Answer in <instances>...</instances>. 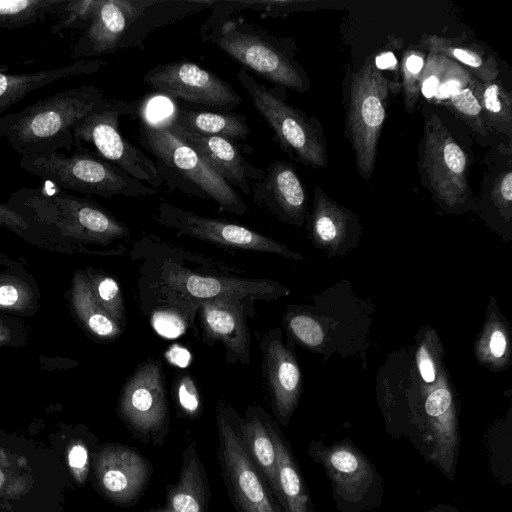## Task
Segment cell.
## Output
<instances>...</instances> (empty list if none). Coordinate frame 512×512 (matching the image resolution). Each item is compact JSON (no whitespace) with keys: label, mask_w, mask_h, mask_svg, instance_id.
I'll use <instances>...</instances> for the list:
<instances>
[{"label":"cell","mask_w":512,"mask_h":512,"mask_svg":"<svg viewBox=\"0 0 512 512\" xmlns=\"http://www.w3.org/2000/svg\"><path fill=\"white\" fill-rule=\"evenodd\" d=\"M129 255L136 264L139 310L166 338L189 329L196 333L197 311L204 301L228 297L269 302L291 293L279 282L246 277L242 270L153 234L136 240Z\"/></svg>","instance_id":"obj_1"},{"label":"cell","mask_w":512,"mask_h":512,"mask_svg":"<svg viewBox=\"0 0 512 512\" xmlns=\"http://www.w3.org/2000/svg\"><path fill=\"white\" fill-rule=\"evenodd\" d=\"M101 89L81 85L0 117V138L20 156L71 152L73 128L104 101Z\"/></svg>","instance_id":"obj_2"},{"label":"cell","mask_w":512,"mask_h":512,"mask_svg":"<svg viewBox=\"0 0 512 512\" xmlns=\"http://www.w3.org/2000/svg\"><path fill=\"white\" fill-rule=\"evenodd\" d=\"M19 165L26 172L73 192L101 197L157 194V189L85 147L71 152L24 155L20 157Z\"/></svg>","instance_id":"obj_3"},{"label":"cell","mask_w":512,"mask_h":512,"mask_svg":"<svg viewBox=\"0 0 512 512\" xmlns=\"http://www.w3.org/2000/svg\"><path fill=\"white\" fill-rule=\"evenodd\" d=\"M230 58L276 85L305 92L310 82L284 39L243 20H225L203 36Z\"/></svg>","instance_id":"obj_4"},{"label":"cell","mask_w":512,"mask_h":512,"mask_svg":"<svg viewBox=\"0 0 512 512\" xmlns=\"http://www.w3.org/2000/svg\"><path fill=\"white\" fill-rule=\"evenodd\" d=\"M308 457L330 480L332 499L339 512H368L384 497L383 478L370 459L348 438L332 444L312 440Z\"/></svg>","instance_id":"obj_5"},{"label":"cell","mask_w":512,"mask_h":512,"mask_svg":"<svg viewBox=\"0 0 512 512\" xmlns=\"http://www.w3.org/2000/svg\"><path fill=\"white\" fill-rule=\"evenodd\" d=\"M139 141L165 166L189 184L191 195L213 201L217 206L237 216L248 207L238 192L218 175L191 146L171 134L161 122L143 121Z\"/></svg>","instance_id":"obj_6"},{"label":"cell","mask_w":512,"mask_h":512,"mask_svg":"<svg viewBox=\"0 0 512 512\" xmlns=\"http://www.w3.org/2000/svg\"><path fill=\"white\" fill-rule=\"evenodd\" d=\"M241 415L223 401L216 407L217 458L235 512H282L242 440Z\"/></svg>","instance_id":"obj_7"},{"label":"cell","mask_w":512,"mask_h":512,"mask_svg":"<svg viewBox=\"0 0 512 512\" xmlns=\"http://www.w3.org/2000/svg\"><path fill=\"white\" fill-rule=\"evenodd\" d=\"M254 107L274 132L279 146L298 162L318 169L328 165L320 123L258 82L245 68L236 74Z\"/></svg>","instance_id":"obj_8"},{"label":"cell","mask_w":512,"mask_h":512,"mask_svg":"<svg viewBox=\"0 0 512 512\" xmlns=\"http://www.w3.org/2000/svg\"><path fill=\"white\" fill-rule=\"evenodd\" d=\"M117 414L138 441L156 447L165 443L170 414L161 360L149 357L136 366L121 386Z\"/></svg>","instance_id":"obj_9"},{"label":"cell","mask_w":512,"mask_h":512,"mask_svg":"<svg viewBox=\"0 0 512 512\" xmlns=\"http://www.w3.org/2000/svg\"><path fill=\"white\" fill-rule=\"evenodd\" d=\"M135 106L105 97L97 109L74 126V148L89 145L102 158L157 189L164 184L157 164L119 132L120 117L132 113Z\"/></svg>","instance_id":"obj_10"},{"label":"cell","mask_w":512,"mask_h":512,"mask_svg":"<svg viewBox=\"0 0 512 512\" xmlns=\"http://www.w3.org/2000/svg\"><path fill=\"white\" fill-rule=\"evenodd\" d=\"M392 86L375 67L373 55L366 58L352 77L347 124L357 169L365 180L370 179L375 167Z\"/></svg>","instance_id":"obj_11"},{"label":"cell","mask_w":512,"mask_h":512,"mask_svg":"<svg viewBox=\"0 0 512 512\" xmlns=\"http://www.w3.org/2000/svg\"><path fill=\"white\" fill-rule=\"evenodd\" d=\"M468 158L437 115L425 123L422 170L435 198L456 210L467 204L472 193L467 179Z\"/></svg>","instance_id":"obj_12"},{"label":"cell","mask_w":512,"mask_h":512,"mask_svg":"<svg viewBox=\"0 0 512 512\" xmlns=\"http://www.w3.org/2000/svg\"><path fill=\"white\" fill-rule=\"evenodd\" d=\"M154 218L159 224L174 230L178 235L219 247L270 253L293 260L304 258L285 244L246 226L202 216L165 201L157 206Z\"/></svg>","instance_id":"obj_13"},{"label":"cell","mask_w":512,"mask_h":512,"mask_svg":"<svg viewBox=\"0 0 512 512\" xmlns=\"http://www.w3.org/2000/svg\"><path fill=\"white\" fill-rule=\"evenodd\" d=\"M91 469L103 497L124 507L140 500L154 471L152 463L140 451L119 443L97 446Z\"/></svg>","instance_id":"obj_14"},{"label":"cell","mask_w":512,"mask_h":512,"mask_svg":"<svg viewBox=\"0 0 512 512\" xmlns=\"http://www.w3.org/2000/svg\"><path fill=\"white\" fill-rule=\"evenodd\" d=\"M143 81L173 98L192 104L230 110L242 101L228 82L189 61L159 64L146 72Z\"/></svg>","instance_id":"obj_15"},{"label":"cell","mask_w":512,"mask_h":512,"mask_svg":"<svg viewBox=\"0 0 512 512\" xmlns=\"http://www.w3.org/2000/svg\"><path fill=\"white\" fill-rule=\"evenodd\" d=\"M253 300L221 297L202 302L197 311L201 340L208 346L220 342L228 364L249 365L251 335L247 318Z\"/></svg>","instance_id":"obj_16"},{"label":"cell","mask_w":512,"mask_h":512,"mask_svg":"<svg viewBox=\"0 0 512 512\" xmlns=\"http://www.w3.org/2000/svg\"><path fill=\"white\" fill-rule=\"evenodd\" d=\"M261 369L270 397L274 419L287 426L301 395V371L293 349L284 343L282 332L273 328L259 342Z\"/></svg>","instance_id":"obj_17"},{"label":"cell","mask_w":512,"mask_h":512,"mask_svg":"<svg viewBox=\"0 0 512 512\" xmlns=\"http://www.w3.org/2000/svg\"><path fill=\"white\" fill-rule=\"evenodd\" d=\"M250 195L259 207L289 225L302 227L307 218V195L295 168L276 160L251 184Z\"/></svg>","instance_id":"obj_18"},{"label":"cell","mask_w":512,"mask_h":512,"mask_svg":"<svg viewBox=\"0 0 512 512\" xmlns=\"http://www.w3.org/2000/svg\"><path fill=\"white\" fill-rule=\"evenodd\" d=\"M161 123L176 138L194 148L231 187L245 195H250L251 184L263 176L264 169L250 164L233 141L195 132L168 120Z\"/></svg>","instance_id":"obj_19"},{"label":"cell","mask_w":512,"mask_h":512,"mask_svg":"<svg viewBox=\"0 0 512 512\" xmlns=\"http://www.w3.org/2000/svg\"><path fill=\"white\" fill-rule=\"evenodd\" d=\"M154 1L100 0L89 26L72 50L73 58L94 57L115 51L128 27Z\"/></svg>","instance_id":"obj_20"},{"label":"cell","mask_w":512,"mask_h":512,"mask_svg":"<svg viewBox=\"0 0 512 512\" xmlns=\"http://www.w3.org/2000/svg\"><path fill=\"white\" fill-rule=\"evenodd\" d=\"M105 64L100 59H80L61 67L23 73H12L10 65H0V115L32 91L68 77L94 74Z\"/></svg>","instance_id":"obj_21"},{"label":"cell","mask_w":512,"mask_h":512,"mask_svg":"<svg viewBox=\"0 0 512 512\" xmlns=\"http://www.w3.org/2000/svg\"><path fill=\"white\" fill-rule=\"evenodd\" d=\"M308 230L317 247L338 252L350 243L354 232L359 230V224L356 215L330 199L321 187L316 186Z\"/></svg>","instance_id":"obj_22"},{"label":"cell","mask_w":512,"mask_h":512,"mask_svg":"<svg viewBox=\"0 0 512 512\" xmlns=\"http://www.w3.org/2000/svg\"><path fill=\"white\" fill-rule=\"evenodd\" d=\"M210 498L205 465L196 442H191L182 452L177 482L166 487V508L175 512H208Z\"/></svg>","instance_id":"obj_23"},{"label":"cell","mask_w":512,"mask_h":512,"mask_svg":"<svg viewBox=\"0 0 512 512\" xmlns=\"http://www.w3.org/2000/svg\"><path fill=\"white\" fill-rule=\"evenodd\" d=\"M267 424L277 459V481L282 512H314L313 502L290 443L277 421L268 414Z\"/></svg>","instance_id":"obj_24"},{"label":"cell","mask_w":512,"mask_h":512,"mask_svg":"<svg viewBox=\"0 0 512 512\" xmlns=\"http://www.w3.org/2000/svg\"><path fill=\"white\" fill-rule=\"evenodd\" d=\"M267 417L268 413L261 406L250 404L247 406L244 416H241L240 430L248 455L280 506L276 451L268 428Z\"/></svg>","instance_id":"obj_25"},{"label":"cell","mask_w":512,"mask_h":512,"mask_svg":"<svg viewBox=\"0 0 512 512\" xmlns=\"http://www.w3.org/2000/svg\"><path fill=\"white\" fill-rule=\"evenodd\" d=\"M419 44L427 52L442 54L463 66L480 81H494L499 75L495 57L478 42L471 41L465 36L443 37L423 34Z\"/></svg>","instance_id":"obj_26"},{"label":"cell","mask_w":512,"mask_h":512,"mask_svg":"<svg viewBox=\"0 0 512 512\" xmlns=\"http://www.w3.org/2000/svg\"><path fill=\"white\" fill-rule=\"evenodd\" d=\"M74 310L85 329L96 339L109 342L124 331L98 304L84 272H76L72 287Z\"/></svg>","instance_id":"obj_27"},{"label":"cell","mask_w":512,"mask_h":512,"mask_svg":"<svg viewBox=\"0 0 512 512\" xmlns=\"http://www.w3.org/2000/svg\"><path fill=\"white\" fill-rule=\"evenodd\" d=\"M168 121L195 132L217 135L231 141L244 140L250 133L242 114L179 109Z\"/></svg>","instance_id":"obj_28"},{"label":"cell","mask_w":512,"mask_h":512,"mask_svg":"<svg viewBox=\"0 0 512 512\" xmlns=\"http://www.w3.org/2000/svg\"><path fill=\"white\" fill-rule=\"evenodd\" d=\"M476 93L489 127L511 136L512 98L509 91L496 80L483 82L476 78Z\"/></svg>","instance_id":"obj_29"},{"label":"cell","mask_w":512,"mask_h":512,"mask_svg":"<svg viewBox=\"0 0 512 512\" xmlns=\"http://www.w3.org/2000/svg\"><path fill=\"white\" fill-rule=\"evenodd\" d=\"M67 0H0V29H16L58 16Z\"/></svg>","instance_id":"obj_30"},{"label":"cell","mask_w":512,"mask_h":512,"mask_svg":"<svg viewBox=\"0 0 512 512\" xmlns=\"http://www.w3.org/2000/svg\"><path fill=\"white\" fill-rule=\"evenodd\" d=\"M85 275L98 304L124 330L126 311L118 281L110 275L93 270L87 271Z\"/></svg>","instance_id":"obj_31"},{"label":"cell","mask_w":512,"mask_h":512,"mask_svg":"<svg viewBox=\"0 0 512 512\" xmlns=\"http://www.w3.org/2000/svg\"><path fill=\"white\" fill-rule=\"evenodd\" d=\"M438 104L449 109L478 134L483 136L488 134L489 129L477 97L476 78L474 76L466 87Z\"/></svg>","instance_id":"obj_32"},{"label":"cell","mask_w":512,"mask_h":512,"mask_svg":"<svg viewBox=\"0 0 512 512\" xmlns=\"http://www.w3.org/2000/svg\"><path fill=\"white\" fill-rule=\"evenodd\" d=\"M283 325L290 338L307 349L320 348L324 330L318 319L296 307H289L283 315Z\"/></svg>","instance_id":"obj_33"},{"label":"cell","mask_w":512,"mask_h":512,"mask_svg":"<svg viewBox=\"0 0 512 512\" xmlns=\"http://www.w3.org/2000/svg\"><path fill=\"white\" fill-rule=\"evenodd\" d=\"M426 55L417 48L406 49L400 62V74L404 105L407 112L412 113L420 95V82L425 65Z\"/></svg>","instance_id":"obj_34"},{"label":"cell","mask_w":512,"mask_h":512,"mask_svg":"<svg viewBox=\"0 0 512 512\" xmlns=\"http://www.w3.org/2000/svg\"><path fill=\"white\" fill-rule=\"evenodd\" d=\"M172 396L179 416L191 420L201 416L203 401L197 382L189 372L176 374L172 385Z\"/></svg>","instance_id":"obj_35"},{"label":"cell","mask_w":512,"mask_h":512,"mask_svg":"<svg viewBox=\"0 0 512 512\" xmlns=\"http://www.w3.org/2000/svg\"><path fill=\"white\" fill-rule=\"evenodd\" d=\"M100 0H67L58 20L51 26L52 34L74 29L85 31L89 26Z\"/></svg>","instance_id":"obj_36"},{"label":"cell","mask_w":512,"mask_h":512,"mask_svg":"<svg viewBox=\"0 0 512 512\" xmlns=\"http://www.w3.org/2000/svg\"><path fill=\"white\" fill-rule=\"evenodd\" d=\"M420 82V93L433 100L439 87L446 81L458 63L442 54L427 52Z\"/></svg>","instance_id":"obj_37"},{"label":"cell","mask_w":512,"mask_h":512,"mask_svg":"<svg viewBox=\"0 0 512 512\" xmlns=\"http://www.w3.org/2000/svg\"><path fill=\"white\" fill-rule=\"evenodd\" d=\"M97 446L95 443L82 438L74 439L68 444L66 450L68 469L73 480L79 486H84L87 482L93 454Z\"/></svg>","instance_id":"obj_38"},{"label":"cell","mask_w":512,"mask_h":512,"mask_svg":"<svg viewBox=\"0 0 512 512\" xmlns=\"http://www.w3.org/2000/svg\"><path fill=\"white\" fill-rule=\"evenodd\" d=\"M481 355L488 362L502 361L508 350V338L504 328L499 324H493L486 328L481 339Z\"/></svg>","instance_id":"obj_39"},{"label":"cell","mask_w":512,"mask_h":512,"mask_svg":"<svg viewBox=\"0 0 512 512\" xmlns=\"http://www.w3.org/2000/svg\"><path fill=\"white\" fill-rule=\"evenodd\" d=\"M491 200L503 216L509 220L512 207V172L507 168L494 181L491 189Z\"/></svg>","instance_id":"obj_40"},{"label":"cell","mask_w":512,"mask_h":512,"mask_svg":"<svg viewBox=\"0 0 512 512\" xmlns=\"http://www.w3.org/2000/svg\"><path fill=\"white\" fill-rule=\"evenodd\" d=\"M30 301V291L23 284L0 281V308L24 310Z\"/></svg>","instance_id":"obj_41"},{"label":"cell","mask_w":512,"mask_h":512,"mask_svg":"<svg viewBox=\"0 0 512 512\" xmlns=\"http://www.w3.org/2000/svg\"><path fill=\"white\" fill-rule=\"evenodd\" d=\"M0 226L7 227L17 233L26 231L30 225L23 216L11 209L7 204L0 203Z\"/></svg>","instance_id":"obj_42"},{"label":"cell","mask_w":512,"mask_h":512,"mask_svg":"<svg viewBox=\"0 0 512 512\" xmlns=\"http://www.w3.org/2000/svg\"><path fill=\"white\" fill-rule=\"evenodd\" d=\"M417 363L422 379L427 383L434 382L436 378L435 365L425 347H421L418 350Z\"/></svg>","instance_id":"obj_43"},{"label":"cell","mask_w":512,"mask_h":512,"mask_svg":"<svg viewBox=\"0 0 512 512\" xmlns=\"http://www.w3.org/2000/svg\"><path fill=\"white\" fill-rule=\"evenodd\" d=\"M373 62L375 67L381 70L396 71L398 68V61L395 54L390 50L382 51L376 56L373 55Z\"/></svg>","instance_id":"obj_44"},{"label":"cell","mask_w":512,"mask_h":512,"mask_svg":"<svg viewBox=\"0 0 512 512\" xmlns=\"http://www.w3.org/2000/svg\"><path fill=\"white\" fill-rule=\"evenodd\" d=\"M427 512H457L454 508L447 505H438L435 508L427 511Z\"/></svg>","instance_id":"obj_45"},{"label":"cell","mask_w":512,"mask_h":512,"mask_svg":"<svg viewBox=\"0 0 512 512\" xmlns=\"http://www.w3.org/2000/svg\"><path fill=\"white\" fill-rule=\"evenodd\" d=\"M143 512H175L171 509H168V508H154V509H149V510H146V511H143Z\"/></svg>","instance_id":"obj_46"},{"label":"cell","mask_w":512,"mask_h":512,"mask_svg":"<svg viewBox=\"0 0 512 512\" xmlns=\"http://www.w3.org/2000/svg\"><path fill=\"white\" fill-rule=\"evenodd\" d=\"M2 339H3V335H2V333H1V331H0V341H1Z\"/></svg>","instance_id":"obj_47"}]
</instances>
